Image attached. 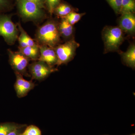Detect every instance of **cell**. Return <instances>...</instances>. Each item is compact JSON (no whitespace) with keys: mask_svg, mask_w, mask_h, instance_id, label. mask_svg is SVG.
<instances>
[{"mask_svg":"<svg viewBox=\"0 0 135 135\" xmlns=\"http://www.w3.org/2000/svg\"><path fill=\"white\" fill-rule=\"evenodd\" d=\"M80 44L73 39H71L65 43L59 44L54 48L57 61V67L63 64L69 62L72 60L75 54L76 50L79 47Z\"/></svg>","mask_w":135,"mask_h":135,"instance_id":"5b68a950","label":"cell"},{"mask_svg":"<svg viewBox=\"0 0 135 135\" xmlns=\"http://www.w3.org/2000/svg\"><path fill=\"white\" fill-rule=\"evenodd\" d=\"M26 127V125L24 124L23 126L22 127L16 129L7 135H21V133L23 131L24 129Z\"/></svg>","mask_w":135,"mask_h":135,"instance_id":"603a6c76","label":"cell"},{"mask_svg":"<svg viewBox=\"0 0 135 135\" xmlns=\"http://www.w3.org/2000/svg\"><path fill=\"white\" fill-rule=\"evenodd\" d=\"M75 10L71 5L66 3L60 2L56 7L54 13L59 17L64 18L71 12L74 11Z\"/></svg>","mask_w":135,"mask_h":135,"instance_id":"9a60e30c","label":"cell"},{"mask_svg":"<svg viewBox=\"0 0 135 135\" xmlns=\"http://www.w3.org/2000/svg\"><path fill=\"white\" fill-rule=\"evenodd\" d=\"M11 7V0H0V13L7 11Z\"/></svg>","mask_w":135,"mask_h":135,"instance_id":"7402d4cb","label":"cell"},{"mask_svg":"<svg viewBox=\"0 0 135 135\" xmlns=\"http://www.w3.org/2000/svg\"><path fill=\"white\" fill-rule=\"evenodd\" d=\"M117 15L120 14L122 0H105Z\"/></svg>","mask_w":135,"mask_h":135,"instance_id":"ffe728a7","label":"cell"},{"mask_svg":"<svg viewBox=\"0 0 135 135\" xmlns=\"http://www.w3.org/2000/svg\"><path fill=\"white\" fill-rule=\"evenodd\" d=\"M16 3L20 15L25 19L37 20L45 16L43 8L35 3L25 0H17Z\"/></svg>","mask_w":135,"mask_h":135,"instance_id":"3957f363","label":"cell"},{"mask_svg":"<svg viewBox=\"0 0 135 135\" xmlns=\"http://www.w3.org/2000/svg\"><path fill=\"white\" fill-rule=\"evenodd\" d=\"M18 29L20 34L18 37L19 47H25L27 46H33L36 44L33 40L27 34L20 23H18Z\"/></svg>","mask_w":135,"mask_h":135,"instance_id":"5bb4252c","label":"cell"},{"mask_svg":"<svg viewBox=\"0 0 135 135\" xmlns=\"http://www.w3.org/2000/svg\"><path fill=\"white\" fill-rule=\"evenodd\" d=\"M0 36L8 45H13L18 38V30L9 15L0 14Z\"/></svg>","mask_w":135,"mask_h":135,"instance_id":"277c9868","label":"cell"},{"mask_svg":"<svg viewBox=\"0 0 135 135\" xmlns=\"http://www.w3.org/2000/svg\"><path fill=\"white\" fill-rule=\"evenodd\" d=\"M129 135H135V133H133V134H131Z\"/></svg>","mask_w":135,"mask_h":135,"instance_id":"d4e9b609","label":"cell"},{"mask_svg":"<svg viewBox=\"0 0 135 135\" xmlns=\"http://www.w3.org/2000/svg\"><path fill=\"white\" fill-rule=\"evenodd\" d=\"M58 28L60 36L64 38H70L72 36L74 33L73 27L64 18H63L58 25Z\"/></svg>","mask_w":135,"mask_h":135,"instance_id":"4fadbf2b","label":"cell"},{"mask_svg":"<svg viewBox=\"0 0 135 135\" xmlns=\"http://www.w3.org/2000/svg\"></svg>","mask_w":135,"mask_h":135,"instance_id":"484cf974","label":"cell"},{"mask_svg":"<svg viewBox=\"0 0 135 135\" xmlns=\"http://www.w3.org/2000/svg\"><path fill=\"white\" fill-rule=\"evenodd\" d=\"M21 135H42V132L38 127L32 125L26 127Z\"/></svg>","mask_w":135,"mask_h":135,"instance_id":"d6986e66","label":"cell"},{"mask_svg":"<svg viewBox=\"0 0 135 135\" xmlns=\"http://www.w3.org/2000/svg\"><path fill=\"white\" fill-rule=\"evenodd\" d=\"M15 123L7 122L0 124V135H7L16 129L23 126Z\"/></svg>","mask_w":135,"mask_h":135,"instance_id":"2e32d148","label":"cell"},{"mask_svg":"<svg viewBox=\"0 0 135 135\" xmlns=\"http://www.w3.org/2000/svg\"><path fill=\"white\" fill-rule=\"evenodd\" d=\"M36 40L40 45L55 48L59 45L60 35L58 25L53 20L48 21L39 27L36 35Z\"/></svg>","mask_w":135,"mask_h":135,"instance_id":"6da1fadb","label":"cell"},{"mask_svg":"<svg viewBox=\"0 0 135 135\" xmlns=\"http://www.w3.org/2000/svg\"><path fill=\"white\" fill-rule=\"evenodd\" d=\"M40 56L38 60L42 61L53 67L56 65L57 59L54 48L46 45H39Z\"/></svg>","mask_w":135,"mask_h":135,"instance_id":"9c48e42d","label":"cell"},{"mask_svg":"<svg viewBox=\"0 0 135 135\" xmlns=\"http://www.w3.org/2000/svg\"><path fill=\"white\" fill-rule=\"evenodd\" d=\"M135 11V0H122L121 15L126 13L134 14Z\"/></svg>","mask_w":135,"mask_h":135,"instance_id":"e0dca14e","label":"cell"},{"mask_svg":"<svg viewBox=\"0 0 135 135\" xmlns=\"http://www.w3.org/2000/svg\"><path fill=\"white\" fill-rule=\"evenodd\" d=\"M122 59L126 65L133 69L135 68V45L131 44L127 50L125 52L121 53Z\"/></svg>","mask_w":135,"mask_h":135,"instance_id":"8fae6325","label":"cell"},{"mask_svg":"<svg viewBox=\"0 0 135 135\" xmlns=\"http://www.w3.org/2000/svg\"><path fill=\"white\" fill-rule=\"evenodd\" d=\"M19 51L29 58L30 60H38L40 56L39 45L36 44L33 46H27L25 47H19Z\"/></svg>","mask_w":135,"mask_h":135,"instance_id":"7c38bea8","label":"cell"},{"mask_svg":"<svg viewBox=\"0 0 135 135\" xmlns=\"http://www.w3.org/2000/svg\"><path fill=\"white\" fill-rule=\"evenodd\" d=\"M16 80L14 87L17 95L19 98L26 96L28 93L35 86V84L32 81L25 79L23 75L18 73H15Z\"/></svg>","mask_w":135,"mask_h":135,"instance_id":"ba28073f","label":"cell"},{"mask_svg":"<svg viewBox=\"0 0 135 135\" xmlns=\"http://www.w3.org/2000/svg\"><path fill=\"white\" fill-rule=\"evenodd\" d=\"M8 51L9 64L15 73L20 74L23 76H30L27 72L30 59L19 51H13L10 49Z\"/></svg>","mask_w":135,"mask_h":135,"instance_id":"8992f818","label":"cell"},{"mask_svg":"<svg viewBox=\"0 0 135 135\" xmlns=\"http://www.w3.org/2000/svg\"><path fill=\"white\" fill-rule=\"evenodd\" d=\"M119 27L123 32L133 35L135 31V16L134 13L121 14L119 19Z\"/></svg>","mask_w":135,"mask_h":135,"instance_id":"30bf717a","label":"cell"},{"mask_svg":"<svg viewBox=\"0 0 135 135\" xmlns=\"http://www.w3.org/2000/svg\"><path fill=\"white\" fill-rule=\"evenodd\" d=\"M60 2L61 0H45V4L50 15L54 13L56 7Z\"/></svg>","mask_w":135,"mask_h":135,"instance_id":"44dd1931","label":"cell"},{"mask_svg":"<svg viewBox=\"0 0 135 135\" xmlns=\"http://www.w3.org/2000/svg\"><path fill=\"white\" fill-rule=\"evenodd\" d=\"M85 15V13H78L74 11L71 12L64 18L67 20L70 24L73 26L80 21L81 17Z\"/></svg>","mask_w":135,"mask_h":135,"instance_id":"ac0fdd59","label":"cell"},{"mask_svg":"<svg viewBox=\"0 0 135 135\" xmlns=\"http://www.w3.org/2000/svg\"><path fill=\"white\" fill-rule=\"evenodd\" d=\"M102 35L105 53L119 51L120 46L124 40L123 32L119 27H105L102 31Z\"/></svg>","mask_w":135,"mask_h":135,"instance_id":"7a4b0ae2","label":"cell"},{"mask_svg":"<svg viewBox=\"0 0 135 135\" xmlns=\"http://www.w3.org/2000/svg\"><path fill=\"white\" fill-rule=\"evenodd\" d=\"M25 1L35 3L42 8H44L45 7V5H46L45 0H25Z\"/></svg>","mask_w":135,"mask_h":135,"instance_id":"cb8c5ba5","label":"cell"},{"mask_svg":"<svg viewBox=\"0 0 135 135\" xmlns=\"http://www.w3.org/2000/svg\"><path fill=\"white\" fill-rule=\"evenodd\" d=\"M28 68L32 79L39 81L45 79L51 73L57 71L46 63L38 60L29 65Z\"/></svg>","mask_w":135,"mask_h":135,"instance_id":"52a82bcc","label":"cell"}]
</instances>
